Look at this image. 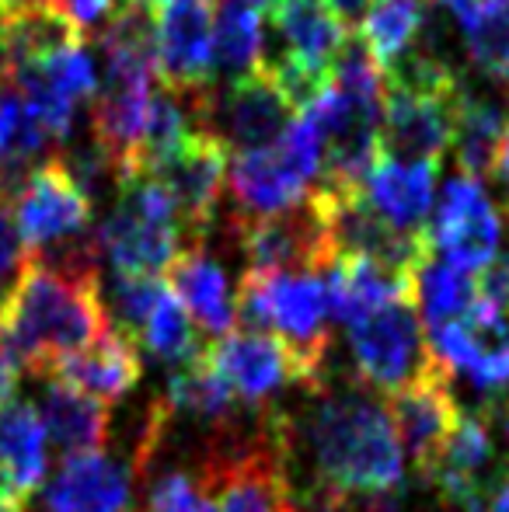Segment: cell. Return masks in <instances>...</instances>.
Here are the masks:
<instances>
[{"mask_svg":"<svg viewBox=\"0 0 509 512\" xmlns=\"http://www.w3.org/2000/svg\"><path fill=\"white\" fill-rule=\"evenodd\" d=\"M314 394L304 415V457L311 464L304 512H398L405 453L384 401L363 384Z\"/></svg>","mask_w":509,"mask_h":512,"instance_id":"6da1fadb","label":"cell"},{"mask_svg":"<svg viewBox=\"0 0 509 512\" xmlns=\"http://www.w3.org/2000/svg\"><path fill=\"white\" fill-rule=\"evenodd\" d=\"M105 328L98 269L32 262L0 310V356L18 373L46 377L56 359L91 345Z\"/></svg>","mask_w":509,"mask_h":512,"instance_id":"7a4b0ae2","label":"cell"},{"mask_svg":"<svg viewBox=\"0 0 509 512\" xmlns=\"http://www.w3.org/2000/svg\"><path fill=\"white\" fill-rule=\"evenodd\" d=\"M234 324L279 338L304 373L307 391L325 384V363L332 356V300L321 272L245 269L234 290Z\"/></svg>","mask_w":509,"mask_h":512,"instance_id":"3957f363","label":"cell"},{"mask_svg":"<svg viewBox=\"0 0 509 512\" xmlns=\"http://www.w3.org/2000/svg\"><path fill=\"white\" fill-rule=\"evenodd\" d=\"M11 213L32 262L56 269H98L95 206L74 185L60 157L42 161L25 178L11 199Z\"/></svg>","mask_w":509,"mask_h":512,"instance_id":"277c9868","label":"cell"},{"mask_svg":"<svg viewBox=\"0 0 509 512\" xmlns=\"http://www.w3.org/2000/svg\"><path fill=\"white\" fill-rule=\"evenodd\" d=\"M321 175V133L311 115H293L276 143L241 150L227 161L234 220H262L300 206Z\"/></svg>","mask_w":509,"mask_h":512,"instance_id":"5b68a950","label":"cell"},{"mask_svg":"<svg viewBox=\"0 0 509 512\" xmlns=\"http://www.w3.org/2000/svg\"><path fill=\"white\" fill-rule=\"evenodd\" d=\"M98 258H109L112 272L123 276H161L185 248L175 220V203L164 185L150 175L129 178L112 199L102 223H95Z\"/></svg>","mask_w":509,"mask_h":512,"instance_id":"8992f818","label":"cell"},{"mask_svg":"<svg viewBox=\"0 0 509 512\" xmlns=\"http://www.w3.org/2000/svg\"><path fill=\"white\" fill-rule=\"evenodd\" d=\"M349 349L360 384L384 398L436 373L412 297H398L349 324Z\"/></svg>","mask_w":509,"mask_h":512,"instance_id":"52a82bcc","label":"cell"},{"mask_svg":"<svg viewBox=\"0 0 509 512\" xmlns=\"http://www.w3.org/2000/svg\"><path fill=\"white\" fill-rule=\"evenodd\" d=\"M234 244L245 255V269L255 272H325L335 262L328 213L318 196H307L300 206L262 220H234Z\"/></svg>","mask_w":509,"mask_h":512,"instance_id":"ba28073f","label":"cell"},{"mask_svg":"<svg viewBox=\"0 0 509 512\" xmlns=\"http://www.w3.org/2000/svg\"><path fill=\"white\" fill-rule=\"evenodd\" d=\"M227 147L213 140L210 133L192 129L161 164L147 171L150 178L164 185V192L175 203V220L189 241H206L217 227L220 192L227 182Z\"/></svg>","mask_w":509,"mask_h":512,"instance_id":"9c48e42d","label":"cell"},{"mask_svg":"<svg viewBox=\"0 0 509 512\" xmlns=\"http://www.w3.org/2000/svg\"><path fill=\"white\" fill-rule=\"evenodd\" d=\"M426 241L443 262L468 272H482L499 255L503 220L478 178L454 175L443 182L433 220L426 223Z\"/></svg>","mask_w":509,"mask_h":512,"instance_id":"30bf717a","label":"cell"},{"mask_svg":"<svg viewBox=\"0 0 509 512\" xmlns=\"http://www.w3.org/2000/svg\"><path fill=\"white\" fill-rule=\"evenodd\" d=\"M206 359L220 373L241 408L269 411L286 387H304V373L293 363L286 345L262 331H231L224 338H213L206 345Z\"/></svg>","mask_w":509,"mask_h":512,"instance_id":"8fae6325","label":"cell"},{"mask_svg":"<svg viewBox=\"0 0 509 512\" xmlns=\"http://www.w3.org/2000/svg\"><path fill=\"white\" fill-rule=\"evenodd\" d=\"M461 88L450 95H426L384 81L381 133H377L381 157L405 164H440L454 136V105Z\"/></svg>","mask_w":509,"mask_h":512,"instance_id":"7c38bea8","label":"cell"},{"mask_svg":"<svg viewBox=\"0 0 509 512\" xmlns=\"http://www.w3.org/2000/svg\"><path fill=\"white\" fill-rule=\"evenodd\" d=\"M213 0H157V77L182 95L213 81Z\"/></svg>","mask_w":509,"mask_h":512,"instance_id":"4fadbf2b","label":"cell"},{"mask_svg":"<svg viewBox=\"0 0 509 512\" xmlns=\"http://www.w3.org/2000/svg\"><path fill=\"white\" fill-rule=\"evenodd\" d=\"M489 415L492 408L461 411L447 446L440 450L433 474L426 478V485H433L447 506L461 512H478L485 492L499 478V471H503L509 457V453H499Z\"/></svg>","mask_w":509,"mask_h":512,"instance_id":"5bb4252c","label":"cell"},{"mask_svg":"<svg viewBox=\"0 0 509 512\" xmlns=\"http://www.w3.org/2000/svg\"><path fill=\"white\" fill-rule=\"evenodd\" d=\"M384 408L391 415L398 443L405 446L415 474L426 481L433 474L436 460H440V450L447 446L450 432H454L457 418H461V405L454 398L450 377L440 370L429 373V377L387 394Z\"/></svg>","mask_w":509,"mask_h":512,"instance_id":"9a60e30c","label":"cell"},{"mask_svg":"<svg viewBox=\"0 0 509 512\" xmlns=\"http://www.w3.org/2000/svg\"><path fill=\"white\" fill-rule=\"evenodd\" d=\"M46 377L60 380V384L102 401V405H116V401H123L143 377L140 345L109 324L91 345L56 359Z\"/></svg>","mask_w":509,"mask_h":512,"instance_id":"2e32d148","label":"cell"},{"mask_svg":"<svg viewBox=\"0 0 509 512\" xmlns=\"http://www.w3.org/2000/svg\"><path fill=\"white\" fill-rule=\"evenodd\" d=\"M46 467V425L39 408L32 401L11 398L0 408V499L14 512H28Z\"/></svg>","mask_w":509,"mask_h":512,"instance_id":"e0dca14e","label":"cell"},{"mask_svg":"<svg viewBox=\"0 0 509 512\" xmlns=\"http://www.w3.org/2000/svg\"><path fill=\"white\" fill-rule=\"evenodd\" d=\"M133 471L105 453L63 457L46 485V512H133Z\"/></svg>","mask_w":509,"mask_h":512,"instance_id":"ac0fdd59","label":"cell"},{"mask_svg":"<svg viewBox=\"0 0 509 512\" xmlns=\"http://www.w3.org/2000/svg\"><path fill=\"white\" fill-rule=\"evenodd\" d=\"M206 241H189L178 251V258L168 265V283L196 328H203L210 338H224L234 331V297L227 269L210 255Z\"/></svg>","mask_w":509,"mask_h":512,"instance_id":"d6986e66","label":"cell"},{"mask_svg":"<svg viewBox=\"0 0 509 512\" xmlns=\"http://www.w3.org/2000/svg\"><path fill=\"white\" fill-rule=\"evenodd\" d=\"M436 164H405L377 157L360 196L367 206L401 234H426V216L433 209Z\"/></svg>","mask_w":509,"mask_h":512,"instance_id":"ffe728a7","label":"cell"},{"mask_svg":"<svg viewBox=\"0 0 509 512\" xmlns=\"http://www.w3.org/2000/svg\"><path fill=\"white\" fill-rule=\"evenodd\" d=\"M272 28L283 46L279 60L318 70V74L332 70L339 49L353 35L342 25L339 14L328 7V0H279L272 7Z\"/></svg>","mask_w":509,"mask_h":512,"instance_id":"44dd1931","label":"cell"},{"mask_svg":"<svg viewBox=\"0 0 509 512\" xmlns=\"http://www.w3.org/2000/svg\"><path fill=\"white\" fill-rule=\"evenodd\" d=\"M321 276H325L328 300H332V317L342 324L360 321L398 297H412V279L384 269L374 258L335 255V262Z\"/></svg>","mask_w":509,"mask_h":512,"instance_id":"7402d4cb","label":"cell"},{"mask_svg":"<svg viewBox=\"0 0 509 512\" xmlns=\"http://www.w3.org/2000/svg\"><path fill=\"white\" fill-rule=\"evenodd\" d=\"M39 418L46 425V436L60 450V457L102 453L105 443H109V429H112L109 405L60 384V380H49L46 391H42Z\"/></svg>","mask_w":509,"mask_h":512,"instance_id":"603a6c76","label":"cell"},{"mask_svg":"<svg viewBox=\"0 0 509 512\" xmlns=\"http://www.w3.org/2000/svg\"><path fill=\"white\" fill-rule=\"evenodd\" d=\"M506 143V108L489 95H475V91L461 88L454 105V136H450V150L468 178H496L499 157H503Z\"/></svg>","mask_w":509,"mask_h":512,"instance_id":"cb8c5ba5","label":"cell"},{"mask_svg":"<svg viewBox=\"0 0 509 512\" xmlns=\"http://www.w3.org/2000/svg\"><path fill=\"white\" fill-rule=\"evenodd\" d=\"M84 39L81 28L70 21L63 7H11L0 11V70L39 63L46 56L77 46Z\"/></svg>","mask_w":509,"mask_h":512,"instance_id":"d4e9b609","label":"cell"},{"mask_svg":"<svg viewBox=\"0 0 509 512\" xmlns=\"http://www.w3.org/2000/svg\"><path fill=\"white\" fill-rule=\"evenodd\" d=\"M161 405L171 418L185 415L213 432H227L231 425H238L245 418L238 398L231 394V387L220 380V373L206 359V349L203 356L175 366V373L168 377V387L161 394Z\"/></svg>","mask_w":509,"mask_h":512,"instance_id":"484cf974","label":"cell"},{"mask_svg":"<svg viewBox=\"0 0 509 512\" xmlns=\"http://www.w3.org/2000/svg\"><path fill=\"white\" fill-rule=\"evenodd\" d=\"M262 14L241 0H220L213 14V81L231 84L265 63Z\"/></svg>","mask_w":509,"mask_h":512,"instance_id":"4316f807","label":"cell"},{"mask_svg":"<svg viewBox=\"0 0 509 512\" xmlns=\"http://www.w3.org/2000/svg\"><path fill=\"white\" fill-rule=\"evenodd\" d=\"M412 304L426 331L464 321L475 310V272L457 269L429 251L412 276Z\"/></svg>","mask_w":509,"mask_h":512,"instance_id":"83f0119b","label":"cell"},{"mask_svg":"<svg viewBox=\"0 0 509 512\" xmlns=\"http://www.w3.org/2000/svg\"><path fill=\"white\" fill-rule=\"evenodd\" d=\"M433 0H374L367 18L360 21V39L367 42L377 67L387 70L415 46L422 14Z\"/></svg>","mask_w":509,"mask_h":512,"instance_id":"f1b7e54d","label":"cell"},{"mask_svg":"<svg viewBox=\"0 0 509 512\" xmlns=\"http://www.w3.org/2000/svg\"><path fill=\"white\" fill-rule=\"evenodd\" d=\"M136 345L150 352L154 359L168 366H182L189 359L203 356L206 345L199 342V328L189 317V310L178 304V297L171 290H164L157 297V304L150 307L147 321H143L140 335H136Z\"/></svg>","mask_w":509,"mask_h":512,"instance_id":"f546056e","label":"cell"},{"mask_svg":"<svg viewBox=\"0 0 509 512\" xmlns=\"http://www.w3.org/2000/svg\"><path fill=\"white\" fill-rule=\"evenodd\" d=\"M461 32L475 70L509 88V0H482L478 14Z\"/></svg>","mask_w":509,"mask_h":512,"instance_id":"4dcf8cb0","label":"cell"},{"mask_svg":"<svg viewBox=\"0 0 509 512\" xmlns=\"http://www.w3.org/2000/svg\"><path fill=\"white\" fill-rule=\"evenodd\" d=\"M164 290L168 286L161 283V276H123V272H112L109 290H102L105 317H109L112 328H119L136 342L150 307L157 304V297Z\"/></svg>","mask_w":509,"mask_h":512,"instance_id":"1f68e13d","label":"cell"},{"mask_svg":"<svg viewBox=\"0 0 509 512\" xmlns=\"http://www.w3.org/2000/svg\"><path fill=\"white\" fill-rule=\"evenodd\" d=\"M147 512H217V506L199 467H171L150 485Z\"/></svg>","mask_w":509,"mask_h":512,"instance_id":"d6a6232c","label":"cell"},{"mask_svg":"<svg viewBox=\"0 0 509 512\" xmlns=\"http://www.w3.org/2000/svg\"><path fill=\"white\" fill-rule=\"evenodd\" d=\"M28 265H32V255H28L25 241H21V234H18L11 203L0 199V310L11 300V293L18 290Z\"/></svg>","mask_w":509,"mask_h":512,"instance_id":"836d02e7","label":"cell"},{"mask_svg":"<svg viewBox=\"0 0 509 512\" xmlns=\"http://www.w3.org/2000/svg\"><path fill=\"white\" fill-rule=\"evenodd\" d=\"M478 512H509V457H506L503 471H499V478L492 481V488L485 492Z\"/></svg>","mask_w":509,"mask_h":512,"instance_id":"e575fe53","label":"cell"},{"mask_svg":"<svg viewBox=\"0 0 509 512\" xmlns=\"http://www.w3.org/2000/svg\"><path fill=\"white\" fill-rule=\"evenodd\" d=\"M370 4H374V0H328V7L339 14L342 25H346L349 32H353V28H360V21L367 18Z\"/></svg>","mask_w":509,"mask_h":512,"instance_id":"d590c367","label":"cell"},{"mask_svg":"<svg viewBox=\"0 0 509 512\" xmlns=\"http://www.w3.org/2000/svg\"><path fill=\"white\" fill-rule=\"evenodd\" d=\"M18 380H21V373L14 370V366L7 363L4 356H0V408H4L7 401L14 398V387H18Z\"/></svg>","mask_w":509,"mask_h":512,"instance_id":"8d00e7d4","label":"cell"},{"mask_svg":"<svg viewBox=\"0 0 509 512\" xmlns=\"http://www.w3.org/2000/svg\"><path fill=\"white\" fill-rule=\"evenodd\" d=\"M496 178L506 185V196H509V115H506V143H503V157H499Z\"/></svg>","mask_w":509,"mask_h":512,"instance_id":"74e56055","label":"cell"},{"mask_svg":"<svg viewBox=\"0 0 509 512\" xmlns=\"http://www.w3.org/2000/svg\"><path fill=\"white\" fill-rule=\"evenodd\" d=\"M241 4L255 7V11H262V7H265V11H272V7H276V4H279V0H241Z\"/></svg>","mask_w":509,"mask_h":512,"instance_id":"f35d334b","label":"cell"},{"mask_svg":"<svg viewBox=\"0 0 509 512\" xmlns=\"http://www.w3.org/2000/svg\"><path fill=\"white\" fill-rule=\"evenodd\" d=\"M119 4H136V7H150V11H154L157 0H119Z\"/></svg>","mask_w":509,"mask_h":512,"instance_id":"ab89813d","label":"cell"},{"mask_svg":"<svg viewBox=\"0 0 509 512\" xmlns=\"http://www.w3.org/2000/svg\"><path fill=\"white\" fill-rule=\"evenodd\" d=\"M503 429H506V439H509V405H506V418H503Z\"/></svg>","mask_w":509,"mask_h":512,"instance_id":"60d3db41","label":"cell"},{"mask_svg":"<svg viewBox=\"0 0 509 512\" xmlns=\"http://www.w3.org/2000/svg\"><path fill=\"white\" fill-rule=\"evenodd\" d=\"M0 4H4V0H0Z\"/></svg>","mask_w":509,"mask_h":512,"instance_id":"b9f144b4","label":"cell"}]
</instances>
